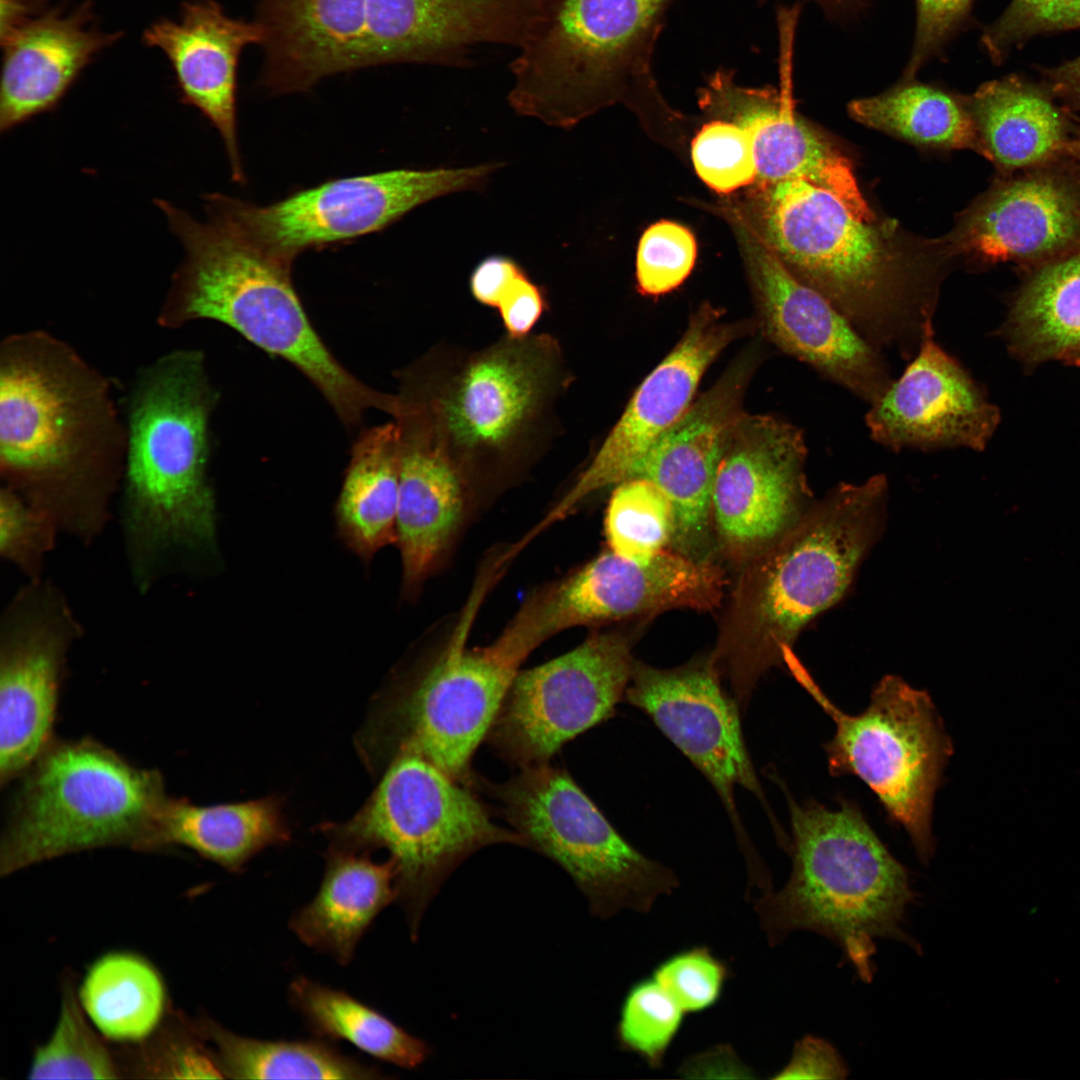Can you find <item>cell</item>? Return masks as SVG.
I'll return each mask as SVG.
<instances>
[{
	"label": "cell",
	"mask_w": 1080,
	"mask_h": 1080,
	"mask_svg": "<svg viewBox=\"0 0 1080 1080\" xmlns=\"http://www.w3.org/2000/svg\"><path fill=\"white\" fill-rule=\"evenodd\" d=\"M126 449L110 382L71 345L44 330L2 340L3 486L89 544L108 521Z\"/></svg>",
	"instance_id": "cell-1"
},
{
	"label": "cell",
	"mask_w": 1080,
	"mask_h": 1080,
	"mask_svg": "<svg viewBox=\"0 0 1080 1080\" xmlns=\"http://www.w3.org/2000/svg\"><path fill=\"white\" fill-rule=\"evenodd\" d=\"M398 392L422 411L473 494L536 463L560 432L575 377L558 338L531 333L467 348L431 346L399 370Z\"/></svg>",
	"instance_id": "cell-2"
},
{
	"label": "cell",
	"mask_w": 1080,
	"mask_h": 1080,
	"mask_svg": "<svg viewBox=\"0 0 1080 1080\" xmlns=\"http://www.w3.org/2000/svg\"><path fill=\"white\" fill-rule=\"evenodd\" d=\"M888 482L839 483L745 564L709 660L744 710L800 632L839 602L882 533Z\"/></svg>",
	"instance_id": "cell-3"
},
{
	"label": "cell",
	"mask_w": 1080,
	"mask_h": 1080,
	"mask_svg": "<svg viewBox=\"0 0 1080 1080\" xmlns=\"http://www.w3.org/2000/svg\"><path fill=\"white\" fill-rule=\"evenodd\" d=\"M154 203L183 250L158 312L160 326L204 319L227 325L296 367L348 427L369 409L391 413L394 394L360 382L315 331L293 286V263L262 250L210 208L199 220L167 200Z\"/></svg>",
	"instance_id": "cell-4"
},
{
	"label": "cell",
	"mask_w": 1080,
	"mask_h": 1080,
	"mask_svg": "<svg viewBox=\"0 0 1080 1080\" xmlns=\"http://www.w3.org/2000/svg\"><path fill=\"white\" fill-rule=\"evenodd\" d=\"M218 401L201 351L177 349L142 368L126 414L123 530L136 584L147 589L171 557L211 549L210 418Z\"/></svg>",
	"instance_id": "cell-5"
},
{
	"label": "cell",
	"mask_w": 1080,
	"mask_h": 1080,
	"mask_svg": "<svg viewBox=\"0 0 1080 1080\" xmlns=\"http://www.w3.org/2000/svg\"><path fill=\"white\" fill-rule=\"evenodd\" d=\"M523 17L524 0H261V83L291 93L369 66L457 64L513 44Z\"/></svg>",
	"instance_id": "cell-6"
},
{
	"label": "cell",
	"mask_w": 1080,
	"mask_h": 1080,
	"mask_svg": "<svg viewBox=\"0 0 1080 1080\" xmlns=\"http://www.w3.org/2000/svg\"><path fill=\"white\" fill-rule=\"evenodd\" d=\"M760 235L875 348L911 360L933 328L937 282L907 261L889 229L804 179L760 186Z\"/></svg>",
	"instance_id": "cell-7"
},
{
	"label": "cell",
	"mask_w": 1080,
	"mask_h": 1080,
	"mask_svg": "<svg viewBox=\"0 0 1080 1080\" xmlns=\"http://www.w3.org/2000/svg\"><path fill=\"white\" fill-rule=\"evenodd\" d=\"M792 870L777 892L755 905L768 943L790 933L823 935L844 952L857 975H874L877 938L919 944L902 928L915 894L906 869L887 850L861 812L850 803L831 810L789 800Z\"/></svg>",
	"instance_id": "cell-8"
},
{
	"label": "cell",
	"mask_w": 1080,
	"mask_h": 1080,
	"mask_svg": "<svg viewBox=\"0 0 1080 1080\" xmlns=\"http://www.w3.org/2000/svg\"><path fill=\"white\" fill-rule=\"evenodd\" d=\"M167 799L158 771L90 738H54L22 774L1 837L0 874L95 848L157 850Z\"/></svg>",
	"instance_id": "cell-9"
},
{
	"label": "cell",
	"mask_w": 1080,
	"mask_h": 1080,
	"mask_svg": "<svg viewBox=\"0 0 1080 1080\" xmlns=\"http://www.w3.org/2000/svg\"><path fill=\"white\" fill-rule=\"evenodd\" d=\"M673 0H550L511 63V107L570 129L599 108L655 92L652 57Z\"/></svg>",
	"instance_id": "cell-10"
},
{
	"label": "cell",
	"mask_w": 1080,
	"mask_h": 1080,
	"mask_svg": "<svg viewBox=\"0 0 1080 1080\" xmlns=\"http://www.w3.org/2000/svg\"><path fill=\"white\" fill-rule=\"evenodd\" d=\"M467 787L420 754L400 751L362 808L345 823L324 829L333 847L389 851L396 902L414 941L427 907L464 860L493 844L525 846L519 833L491 820Z\"/></svg>",
	"instance_id": "cell-11"
},
{
	"label": "cell",
	"mask_w": 1080,
	"mask_h": 1080,
	"mask_svg": "<svg viewBox=\"0 0 1080 1080\" xmlns=\"http://www.w3.org/2000/svg\"><path fill=\"white\" fill-rule=\"evenodd\" d=\"M491 791L525 847L565 870L594 916L646 914L678 888L672 869L628 843L565 770L549 762L520 768Z\"/></svg>",
	"instance_id": "cell-12"
},
{
	"label": "cell",
	"mask_w": 1080,
	"mask_h": 1080,
	"mask_svg": "<svg viewBox=\"0 0 1080 1080\" xmlns=\"http://www.w3.org/2000/svg\"><path fill=\"white\" fill-rule=\"evenodd\" d=\"M788 667L834 720L835 734L825 745L830 773L855 775L867 784L926 863L934 850L933 800L952 754L930 696L887 675L874 688L869 706L849 715L828 699L795 657Z\"/></svg>",
	"instance_id": "cell-13"
},
{
	"label": "cell",
	"mask_w": 1080,
	"mask_h": 1080,
	"mask_svg": "<svg viewBox=\"0 0 1080 1080\" xmlns=\"http://www.w3.org/2000/svg\"><path fill=\"white\" fill-rule=\"evenodd\" d=\"M484 587L472 596L447 645L391 693L361 744L390 760L420 754L470 786L471 760L489 733L519 666L489 646L469 649L467 635Z\"/></svg>",
	"instance_id": "cell-14"
},
{
	"label": "cell",
	"mask_w": 1080,
	"mask_h": 1080,
	"mask_svg": "<svg viewBox=\"0 0 1080 1080\" xmlns=\"http://www.w3.org/2000/svg\"><path fill=\"white\" fill-rule=\"evenodd\" d=\"M501 163L394 169L337 178L260 206L221 193L204 204L262 250L293 263L304 251L379 232L436 198L482 190Z\"/></svg>",
	"instance_id": "cell-15"
},
{
	"label": "cell",
	"mask_w": 1080,
	"mask_h": 1080,
	"mask_svg": "<svg viewBox=\"0 0 1080 1080\" xmlns=\"http://www.w3.org/2000/svg\"><path fill=\"white\" fill-rule=\"evenodd\" d=\"M634 662L631 641L606 632L518 672L488 733L491 744L519 768L548 763L565 743L613 714Z\"/></svg>",
	"instance_id": "cell-16"
},
{
	"label": "cell",
	"mask_w": 1080,
	"mask_h": 1080,
	"mask_svg": "<svg viewBox=\"0 0 1080 1080\" xmlns=\"http://www.w3.org/2000/svg\"><path fill=\"white\" fill-rule=\"evenodd\" d=\"M82 634L63 593L29 581L6 607L0 626V784L32 765L54 739L68 651Z\"/></svg>",
	"instance_id": "cell-17"
},
{
	"label": "cell",
	"mask_w": 1080,
	"mask_h": 1080,
	"mask_svg": "<svg viewBox=\"0 0 1080 1080\" xmlns=\"http://www.w3.org/2000/svg\"><path fill=\"white\" fill-rule=\"evenodd\" d=\"M802 431L771 415L743 413L715 475L711 513L719 546L746 564L784 535L813 504Z\"/></svg>",
	"instance_id": "cell-18"
},
{
	"label": "cell",
	"mask_w": 1080,
	"mask_h": 1080,
	"mask_svg": "<svg viewBox=\"0 0 1080 1080\" xmlns=\"http://www.w3.org/2000/svg\"><path fill=\"white\" fill-rule=\"evenodd\" d=\"M799 11L797 4L778 11V88L743 87L733 80V73L719 70L702 89L700 104L710 114L750 133L760 186L804 179L831 191L859 218L876 222L849 159L795 110L793 44Z\"/></svg>",
	"instance_id": "cell-19"
},
{
	"label": "cell",
	"mask_w": 1080,
	"mask_h": 1080,
	"mask_svg": "<svg viewBox=\"0 0 1080 1080\" xmlns=\"http://www.w3.org/2000/svg\"><path fill=\"white\" fill-rule=\"evenodd\" d=\"M734 223L766 337L869 405L877 401L893 381L882 352L824 295L794 275L754 226L740 217Z\"/></svg>",
	"instance_id": "cell-20"
},
{
	"label": "cell",
	"mask_w": 1080,
	"mask_h": 1080,
	"mask_svg": "<svg viewBox=\"0 0 1080 1080\" xmlns=\"http://www.w3.org/2000/svg\"><path fill=\"white\" fill-rule=\"evenodd\" d=\"M746 328L745 323L722 320V312L710 305L701 306L680 341L638 386L594 456L533 532L567 517L590 495L630 479L652 446L694 402L708 367Z\"/></svg>",
	"instance_id": "cell-21"
},
{
	"label": "cell",
	"mask_w": 1080,
	"mask_h": 1080,
	"mask_svg": "<svg viewBox=\"0 0 1080 1080\" xmlns=\"http://www.w3.org/2000/svg\"><path fill=\"white\" fill-rule=\"evenodd\" d=\"M624 699L644 711L715 788L746 845L735 806L740 786L765 804L748 754L739 706L726 694L710 663L660 669L635 661Z\"/></svg>",
	"instance_id": "cell-22"
},
{
	"label": "cell",
	"mask_w": 1080,
	"mask_h": 1080,
	"mask_svg": "<svg viewBox=\"0 0 1080 1080\" xmlns=\"http://www.w3.org/2000/svg\"><path fill=\"white\" fill-rule=\"evenodd\" d=\"M1000 420L999 410L968 371L929 331L902 375L865 415L870 437L898 452L947 448L983 450Z\"/></svg>",
	"instance_id": "cell-23"
},
{
	"label": "cell",
	"mask_w": 1080,
	"mask_h": 1080,
	"mask_svg": "<svg viewBox=\"0 0 1080 1080\" xmlns=\"http://www.w3.org/2000/svg\"><path fill=\"white\" fill-rule=\"evenodd\" d=\"M961 253L1037 266L1080 246V176L1056 162L1000 181L962 217Z\"/></svg>",
	"instance_id": "cell-24"
},
{
	"label": "cell",
	"mask_w": 1080,
	"mask_h": 1080,
	"mask_svg": "<svg viewBox=\"0 0 1080 1080\" xmlns=\"http://www.w3.org/2000/svg\"><path fill=\"white\" fill-rule=\"evenodd\" d=\"M750 371L746 360L727 370L660 437L631 476L653 482L669 497L676 514L672 545L695 559H707L703 551L712 525L715 475L728 436L744 413Z\"/></svg>",
	"instance_id": "cell-25"
},
{
	"label": "cell",
	"mask_w": 1080,
	"mask_h": 1080,
	"mask_svg": "<svg viewBox=\"0 0 1080 1080\" xmlns=\"http://www.w3.org/2000/svg\"><path fill=\"white\" fill-rule=\"evenodd\" d=\"M394 395L391 416L400 449L396 543L402 559L403 587L411 594L446 553L473 492L421 410L407 398Z\"/></svg>",
	"instance_id": "cell-26"
},
{
	"label": "cell",
	"mask_w": 1080,
	"mask_h": 1080,
	"mask_svg": "<svg viewBox=\"0 0 1080 1080\" xmlns=\"http://www.w3.org/2000/svg\"><path fill=\"white\" fill-rule=\"evenodd\" d=\"M258 22L226 15L213 0L185 2L178 20L161 19L143 34L146 45L170 61L181 100L195 107L220 134L232 179L244 182L237 140V68L243 49L263 40Z\"/></svg>",
	"instance_id": "cell-27"
},
{
	"label": "cell",
	"mask_w": 1080,
	"mask_h": 1080,
	"mask_svg": "<svg viewBox=\"0 0 1080 1080\" xmlns=\"http://www.w3.org/2000/svg\"><path fill=\"white\" fill-rule=\"evenodd\" d=\"M724 585L710 560L664 550L642 564L609 550L564 578L562 605L575 626L599 625L675 608L712 610Z\"/></svg>",
	"instance_id": "cell-28"
},
{
	"label": "cell",
	"mask_w": 1080,
	"mask_h": 1080,
	"mask_svg": "<svg viewBox=\"0 0 1080 1080\" xmlns=\"http://www.w3.org/2000/svg\"><path fill=\"white\" fill-rule=\"evenodd\" d=\"M88 2L43 11L1 35L0 131L56 108L82 70L120 37L92 23Z\"/></svg>",
	"instance_id": "cell-29"
},
{
	"label": "cell",
	"mask_w": 1080,
	"mask_h": 1080,
	"mask_svg": "<svg viewBox=\"0 0 1080 1080\" xmlns=\"http://www.w3.org/2000/svg\"><path fill=\"white\" fill-rule=\"evenodd\" d=\"M397 900L393 861L378 863L366 852L331 846L320 887L289 920L307 947L348 965L375 918Z\"/></svg>",
	"instance_id": "cell-30"
},
{
	"label": "cell",
	"mask_w": 1080,
	"mask_h": 1080,
	"mask_svg": "<svg viewBox=\"0 0 1080 1080\" xmlns=\"http://www.w3.org/2000/svg\"><path fill=\"white\" fill-rule=\"evenodd\" d=\"M1046 85L1009 75L984 83L966 97L978 152L1001 171H1027L1066 154L1069 121Z\"/></svg>",
	"instance_id": "cell-31"
},
{
	"label": "cell",
	"mask_w": 1080,
	"mask_h": 1080,
	"mask_svg": "<svg viewBox=\"0 0 1080 1080\" xmlns=\"http://www.w3.org/2000/svg\"><path fill=\"white\" fill-rule=\"evenodd\" d=\"M289 839L280 801L274 797L211 806L168 797L157 822L158 850L182 846L231 872Z\"/></svg>",
	"instance_id": "cell-32"
},
{
	"label": "cell",
	"mask_w": 1080,
	"mask_h": 1080,
	"mask_svg": "<svg viewBox=\"0 0 1080 1080\" xmlns=\"http://www.w3.org/2000/svg\"><path fill=\"white\" fill-rule=\"evenodd\" d=\"M400 449L395 422L372 427L355 442L336 505L340 535L363 560L396 543Z\"/></svg>",
	"instance_id": "cell-33"
},
{
	"label": "cell",
	"mask_w": 1080,
	"mask_h": 1080,
	"mask_svg": "<svg viewBox=\"0 0 1080 1080\" xmlns=\"http://www.w3.org/2000/svg\"><path fill=\"white\" fill-rule=\"evenodd\" d=\"M1005 330L1013 351L1031 363L1080 353V246L1034 267Z\"/></svg>",
	"instance_id": "cell-34"
},
{
	"label": "cell",
	"mask_w": 1080,
	"mask_h": 1080,
	"mask_svg": "<svg viewBox=\"0 0 1080 1080\" xmlns=\"http://www.w3.org/2000/svg\"><path fill=\"white\" fill-rule=\"evenodd\" d=\"M197 1021L215 1051L225 1078H385L378 1067L344 1054L325 1039L263 1040L237 1034L207 1016L198 1017Z\"/></svg>",
	"instance_id": "cell-35"
},
{
	"label": "cell",
	"mask_w": 1080,
	"mask_h": 1080,
	"mask_svg": "<svg viewBox=\"0 0 1080 1080\" xmlns=\"http://www.w3.org/2000/svg\"><path fill=\"white\" fill-rule=\"evenodd\" d=\"M78 999L105 1038L126 1044L148 1038L168 1012L158 971L128 952H111L97 959L81 983Z\"/></svg>",
	"instance_id": "cell-36"
},
{
	"label": "cell",
	"mask_w": 1080,
	"mask_h": 1080,
	"mask_svg": "<svg viewBox=\"0 0 1080 1080\" xmlns=\"http://www.w3.org/2000/svg\"><path fill=\"white\" fill-rule=\"evenodd\" d=\"M290 1005L317 1038L343 1040L381 1061L415 1069L431 1054L422 1039L345 991L305 976L288 986Z\"/></svg>",
	"instance_id": "cell-37"
},
{
	"label": "cell",
	"mask_w": 1080,
	"mask_h": 1080,
	"mask_svg": "<svg viewBox=\"0 0 1080 1080\" xmlns=\"http://www.w3.org/2000/svg\"><path fill=\"white\" fill-rule=\"evenodd\" d=\"M858 122L910 142L941 148L978 151L975 123L966 97L941 88L903 80L887 91L848 105Z\"/></svg>",
	"instance_id": "cell-38"
},
{
	"label": "cell",
	"mask_w": 1080,
	"mask_h": 1080,
	"mask_svg": "<svg viewBox=\"0 0 1080 1080\" xmlns=\"http://www.w3.org/2000/svg\"><path fill=\"white\" fill-rule=\"evenodd\" d=\"M28 1078H124L118 1050H112L88 1024L71 977L62 983L59 1018L49 1039L34 1051Z\"/></svg>",
	"instance_id": "cell-39"
},
{
	"label": "cell",
	"mask_w": 1080,
	"mask_h": 1080,
	"mask_svg": "<svg viewBox=\"0 0 1080 1080\" xmlns=\"http://www.w3.org/2000/svg\"><path fill=\"white\" fill-rule=\"evenodd\" d=\"M675 531L674 506L656 484L631 478L615 485L605 517L612 552L645 564L672 543Z\"/></svg>",
	"instance_id": "cell-40"
},
{
	"label": "cell",
	"mask_w": 1080,
	"mask_h": 1080,
	"mask_svg": "<svg viewBox=\"0 0 1080 1080\" xmlns=\"http://www.w3.org/2000/svg\"><path fill=\"white\" fill-rule=\"evenodd\" d=\"M118 1052L124 1078H225L197 1018L177 1012H167L148 1038Z\"/></svg>",
	"instance_id": "cell-41"
},
{
	"label": "cell",
	"mask_w": 1080,
	"mask_h": 1080,
	"mask_svg": "<svg viewBox=\"0 0 1080 1080\" xmlns=\"http://www.w3.org/2000/svg\"><path fill=\"white\" fill-rule=\"evenodd\" d=\"M686 1013L654 979L634 983L621 1004L616 1040L624 1051L642 1058L652 1069L663 1065Z\"/></svg>",
	"instance_id": "cell-42"
},
{
	"label": "cell",
	"mask_w": 1080,
	"mask_h": 1080,
	"mask_svg": "<svg viewBox=\"0 0 1080 1080\" xmlns=\"http://www.w3.org/2000/svg\"><path fill=\"white\" fill-rule=\"evenodd\" d=\"M698 177L712 190L730 194L757 181L750 133L740 125L714 119L702 126L691 144Z\"/></svg>",
	"instance_id": "cell-43"
},
{
	"label": "cell",
	"mask_w": 1080,
	"mask_h": 1080,
	"mask_svg": "<svg viewBox=\"0 0 1080 1080\" xmlns=\"http://www.w3.org/2000/svg\"><path fill=\"white\" fill-rule=\"evenodd\" d=\"M697 257L692 232L673 221L649 226L640 238L636 278L641 294L659 296L679 287L690 275Z\"/></svg>",
	"instance_id": "cell-44"
},
{
	"label": "cell",
	"mask_w": 1080,
	"mask_h": 1080,
	"mask_svg": "<svg viewBox=\"0 0 1080 1080\" xmlns=\"http://www.w3.org/2000/svg\"><path fill=\"white\" fill-rule=\"evenodd\" d=\"M59 528L53 519L31 505L11 488L0 493V553L29 581L42 578L44 560Z\"/></svg>",
	"instance_id": "cell-45"
},
{
	"label": "cell",
	"mask_w": 1080,
	"mask_h": 1080,
	"mask_svg": "<svg viewBox=\"0 0 1080 1080\" xmlns=\"http://www.w3.org/2000/svg\"><path fill=\"white\" fill-rule=\"evenodd\" d=\"M1080 28V0H1012L987 26L981 42L991 60L1001 64L1012 48L1038 34Z\"/></svg>",
	"instance_id": "cell-46"
},
{
	"label": "cell",
	"mask_w": 1080,
	"mask_h": 1080,
	"mask_svg": "<svg viewBox=\"0 0 1080 1080\" xmlns=\"http://www.w3.org/2000/svg\"><path fill=\"white\" fill-rule=\"evenodd\" d=\"M652 976L685 1013H696L719 1001L729 969L706 946H695L663 960Z\"/></svg>",
	"instance_id": "cell-47"
},
{
	"label": "cell",
	"mask_w": 1080,
	"mask_h": 1080,
	"mask_svg": "<svg viewBox=\"0 0 1080 1080\" xmlns=\"http://www.w3.org/2000/svg\"><path fill=\"white\" fill-rule=\"evenodd\" d=\"M974 0H916V29L903 78L939 56L968 19Z\"/></svg>",
	"instance_id": "cell-48"
},
{
	"label": "cell",
	"mask_w": 1080,
	"mask_h": 1080,
	"mask_svg": "<svg viewBox=\"0 0 1080 1080\" xmlns=\"http://www.w3.org/2000/svg\"><path fill=\"white\" fill-rule=\"evenodd\" d=\"M548 309L546 288L533 281L527 271L508 286L497 306L505 334L514 338L533 333Z\"/></svg>",
	"instance_id": "cell-49"
},
{
	"label": "cell",
	"mask_w": 1080,
	"mask_h": 1080,
	"mask_svg": "<svg viewBox=\"0 0 1080 1080\" xmlns=\"http://www.w3.org/2000/svg\"><path fill=\"white\" fill-rule=\"evenodd\" d=\"M847 1069L835 1049L822 1039L806 1036L794 1047L792 1057L773 1079L845 1078Z\"/></svg>",
	"instance_id": "cell-50"
},
{
	"label": "cell",
	"mask_w": 1080,
	"mask_h": 1080,
	"mask_svg": "<svg viewBox=\"0 0 1080 1080\" xmlns=\"http://www.w3.org/2000/svg\"><path fill=\"white\" fill-rule=\"evenodd\" d=\"M524 272V267L511 256L488 255L481 259L470 273V294L480 305L497 309L505 290Z\"/></svg>",
	"instance_id": "cell-51"
},
{
	"label": "cell",
	"mask_w": 1080,
	"mask_h": 1080,
	"mask_svg": "<svg viewBox=\"0 0 1080 1080\" xmlns=\"http://www.w3.org/2000/svg\"><path fill=\"white\" fill-rule=\"evenodd\" d=\"M679 1072L684 1077H754L729 1046H718L687 1059Z\"/></svg>",
	"instance_id": "cell-52"
},
{
	"label": "cell",
	"mask_w": 1080,
	"mask_h": 1080,
	"mask_svg": "<svg viewBox=\"0 0 1080 1080\" xmlns=\"http://www.w3.org/2000/svg\"><path fill=\"white\" fill-rule=\"evenodd\" d=\"M1043 83L1056 98L1080 109V56L1053 68L1038 67Z\"/></svg>",
	"instance_id": "cell-53"
},
{
	"label": "cell",
	"mask_w": 1080,
	"mask_h": 1080,
	"mask_svg": "<svg viewBox=\"0 0 1080 1080\" xmlns=\"http://www.w3.org/2000/svg\"><path fill=\"white\" fill-rule=\"evenodd\" d=\"M48 0H1V35L43 12Z\"/></svg>",
	"instance_id": "cell-54"
},
{
	"label": "cell",
	"mask_w": 1080,
	"mask_h": 1080,
	"mask_svg": "<svg viewBox=\"0 0 1080 1080\" xmlns=\"http://www.w3.org/2000/svg\"><path fill=\"white\" fill-rule=\"evenodd\" d=\"M817 4L831 20L849 22L861 16L869 0H808Z\"/></svg>",
	"instance_id": "cell-55"
},
{
	"label": "cell",
	"mask_w": 1080,
	"mask_h": 1080,
	"mask_svg": "<svg viewBox=\"0 0 1080 1080\" xmlns=\"http://www.w3.org/2000/svg\"><path fill=\"white\" fill-rule=\"evenodd\" d=\"M1066 154L1080 163V125L1068 142Z\"/></svg>",
	"instance_id": "cell-56"
},
{
	"label": "cell",
	"mask_w": 1080,
	"mask_h": 1080,
	"mask_svg": "<svg viewBox=\"0 0 1080 1080\" xmlns=\"http://www.w3.org/2000/svg\"><path fill=\"white\" fill-rule=\"evenodd\" d=\"M1066 361L1080 368V353L1068 358Z\"/></svg>",
	"instance_id": "cell-57"
}]
</instances>
